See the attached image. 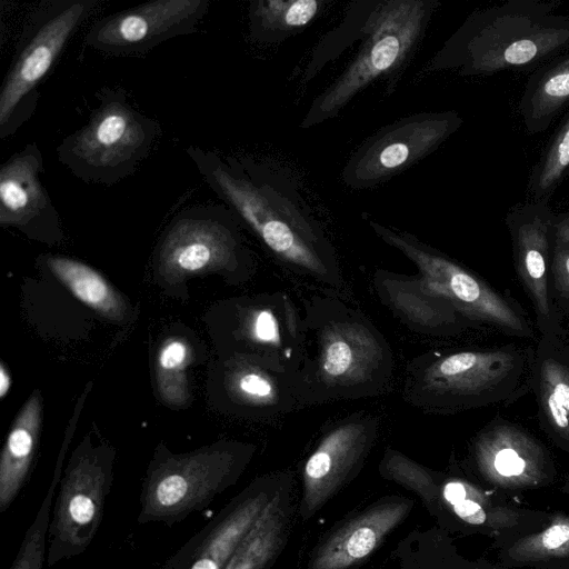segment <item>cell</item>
Listing matches in <instances>:
<instances>
[{
  "instance_id": "obj_1",
  "label": "cell",
  "mask_w": 569,
  "mask_h": 569,
  "mask_svg": "<svg viewBox=\"0 0 569 569\" xmlns=\"http://www.w3.org/2000/svg\"><path fill=\"white\" fill-rule=\"evenodd\" d=\"M186 151L208 186L277 259L316 280L340 286L335 248L288 169L194 146Z\"/></svg>"
},
{
  "instance_id": "obj_2",
  "label": "cell",
  "mask_w": 569,
  "mask_h": 569,
  "mask_svg": "<svg viewBox=\"0 0 569 569\" xmlns=\"http://www.w3.org/2000/svg\"><path fill=\"white\" fill-rule=\"evenodd\" d=\"M302 325V359L295 373L299 405L372 397L388 387L391 349L353 308L335 297H316L305 307Z\"/></svg>"
},
{
  "instance_id": "obj_3",
  "label": "cell",
  "mask_w": 569,
  "mask_h": 569,
  "mask_svg": "<svg viewBox=\"0 0 569 569\" xmlns=\"http://www.w3.org/2000/svg\"><path fill=\"white\" fill-rule=\"evenodd\" d=\"M559 1L509 0L473 11L429 60L425 72L491 76L556 58L569 48Z\"/></svg>"
},
{
  "instance_id": "obj_4",
  "label": "cell",
  "mask_w": 569,
  "mask_h": 569,
  "mask_svg": "<svg viewBox=\"0 0 569 569\" xmlns=\"http://www.w3.org/2000/svg\"><path fill=\"white\" fill-rule=\"evenodd\" d=\"M437 0H373L359 49L345 70L315 99L299 128L336 118L373 81L397 71L422 39Z\"/></svg>"
},
{
  "instance_id": "obj_5",
  "label": "cell",
  "mask_w": 569,
  "mask_h": 569,
  "mask_svg": "<svg viewBox=\"0 0 569 569\" xmlns=\"http://www.w3.org/2000/svg\"><path fill=\"white\" fill-rule=\"evenodd\" d=\"M88 122L62 139L58 160L84 182L112 186L131 176L161 134L121 87H103Z\"/></svg>"
},
{
  "instance_id": "obj_6",
  "label": "cell",
  "mask_w": 569,
  "mask_h": 569,
  "mask_svg": "<svg viewBox=\"0 0 569 569\" xmlns=\"http://www.w3.org/2000/svg\"><path fill=\"white\" fill-rule=\"evenodd\" d=\"M100 0H42L26 17L0 91V139L36 112L39 87Z\"/></svg>"
},
{
  "instance_id": "obj_7",
  "label": "cell",
  "mask_w": 569,
  "mask_h": 569,
  "mask_svg": "<svg viewBox=\"0 0 569 569\" xmlns=\"http://www.w3.org/2000/svg\"><path fill=\"white\" fill-rule=\"evenodd\" d=\"M241 469L234 450L210 447L169 456L148 471L138 521L172 525L206 508L230 486Z\"/></svg>"
},
{
  "instance_id": "obj_8",
  "label": "cell",
  "mask_w": 569,
  "mask_h": 569,
  "mask_svg": "<svg viewBox=\"0 0 569 569\" xmlns=\"http://www.w3.org/2000/svg\"><path fill=\"white\" fill-rule=\"evenodd\" d=\"M238 222L226 204L197 206L179 212L158 249L161 279L174 284L194 274L238 269L247 254Z\"/></svg>"
},
{
  "instance_id": "obj_9",
  "label": "cell",
  "mask_w": 569,
  "mask_h": 569,
  "mask_svg": "<svg viewBox=\"0 0 569 569\" xmlns=\"http://www.w3.org/2000/svg\"><path fill=\"white\" fill-rule=\"evenodd\" d=\"M462 122L452 110L418 112L393 121L353 150L341 181L355 190L379 186L436 151Z\"/></svg>"
},
{
  "instance_id": "obj_10",
  "label": "cell",
  "mask_w": 569,
  "mask_h": 569,
  "mask_svg": "<svg viewBox=\"0 0 569 569\" xmlns=\"http://www.w3.org/2000/svg\"><path fill=\"white\" fill-rule=\"evenodd\" d=\"M366 220L377 237L415 263L427 289L449 302L459 313L515 332L525 331L517 312L472 273L415 236L370 217Z\"/></svg>"
},
{
  "instance_id": "obj_11",
  "label": "cell",
  "mask_w": 569,
  "mask_h": 569,
  "mask_svg": "<svg viewBox=\"0 0 569 569\" xmlns=\"http://www.w3.org/2000/svg\"><path fill=\"white\" fill-rule=\"evenodd\" d=\"M111 483L110 463L97 453L80 455L67 468L49 528L48 563L82 553L101 523Z\"/></svg>"
},
{
  "instance_id": "obj_12",
  "label": "cell",
  "mask_w": 569,
  "mask_h": 569,
  "mask_svg": "<svg viewBox=\"0 0 569 569\" xmlns=\"http://www.w3.org/2000/svg\"><path fill=\"white\" fill-rule=\"evenodd\" d=\"M209 0H154L94 22L84 43L112 56L146 53L171 38L194 33Z\"/></svg>"
},
{
  "instance_id": "obj_13",
  "label": "cell",
  "mask_w": 569,
  "mask_h": 569,
  "mask_svg": "<svg viewBox=\"0 0 569 569\" xmlns=\"http://www.w3.org/2000/svg\"><path fill=\"white\" fill-rule=\"evenodd\" d=\"M512 368L506 351H461L415 360L406 383V399L422 409L437 410L447 400L476 396L501 381Z\"/></svg>"
},
{
  "instance_id": "obj_14",
  "label": "cell",
  "mask_w": 569,
  "mask_h": 569,
  "mask_svg": "<svg viewBox=\"0 0 569 569\" xmlns=\"http://www.w3.org/2000/svg\"><path fill=\"white\" fill-rule=\"evenodd\" d=\"M378 435V420L355 415L336 425L307 459L300 515L317 512L360 470Z\"/></svg>"
},
{
  "instance_id": "obj_15",
  "label": "cell",
  "mask_w": 569,
  "mask_h": 569,
  "mask_svg": "<svg viewBox=\"0 0 569 569\" xmlns=\"http://www.w3.org/2000/svg\"><path fill=\"white\" fill-rule=\"evenodd\" d=\"M43 158L36 142L26 144L0 168V224L28 236L56 241L61 238L60 219L40 174Z\"/></svg>"
},
{
  "instance_id": "obj_16",
  "label": "cell",
  "mask_w": 569,
  "mask_h": 569,
  "mask_svg": "<svg viewBox=\"0 0 569 569\" xmlns=\"http://www.w3.org/2000/svg\"><path fill=\"white\" fill-rule=\"evenodd\" d=\"M412 501L379 502L337 528L313 552L310 569H350L371 555L409 513Z\"/></svg>"
},
{
  "instance_id": "obj_17",
  "label": "cell",
  "mask_w": 569,
  "mask_h": 569,
  "mask_svg": "<svg viewBox=\"0 0 569 569\" xmlns=\"http://www.w3.org/2000/svg\"><path fill=\"white\" fill-rule=\"evenodd\" d=\"M548 200L516 204L506 220L512 234L519 276L542 316L549 315L547 260L549 234L556 223Z\"/></svg>"
},
{
  "instance_id": "obj_18",
  "label": "cell",
  "mask_w": 569,
  "mask_h": 569,
  "mask_svg": "<svg viewBox=\"0 0 569 569\" xmlns=\"http://www.w3.org/2000/svg\"><path fill=\"white\" fill-rule=\"evenodd\" d=\"M277 481V480H276ZM263 480L241 495L220 517L189 569H224L234 550L272 499L279 483Z\"/></svg>"
},
{
  "instance_id": "obj_19",
  "label": "cell",
  "mask_w": 569,
  "mask_h": 569,
  "mask_svg": "<svg viewBox=\"0 0 569 569\" xmlns=\"http://www.w3.org/2000/svg\"><path fill=\"white\" fill-rule=\"evenodd\" d=\"M373 283L381 301L418 332L435 333L452 321L453 311L458 312L428 290L419 274L409 277L378 270Z\"/></svg>"
},
{
  "instance_id": "obj_20",
  "label": "cell",
  "mask_w": 569,
  "mask_h": 569,
  "mask_svg": "<svg viewBox=\"0 0 569 569\" xmlns=\"http://www.w3.org/2000/svg\"><path fill=\"white\" fill-rule=\"evenodd\" d=\"M226 385L232 399L257 413L279 416L299 406L295 375L283 373L249 358L229 369Z\"/></svg>"
},
{
  "instance_id": "obj_21",
  "label": "cell",
  "mask_w": 569,
  "mask_h": 569,
  "mask_svg": "<svg viewBox=\"0 0 569 569\" xmlns=\"http://www.w3.org/2000/svg\"><path fill=\"white\" fill-rule=\"evenodd\" d=\"M291 511L290 486L287 482L277 489L224 569H268L286 542Z\"/></svg>"
},
{
  "instance_id": "obj_22",
  "label": "cell",
  "mask_w": 569,
  "mask_h": 569,
  "mask_svg": "<svg viewBox=\"0 0 569 569\" xmlns=\"http://www.w3.org/2000/svg\"><path fill=\"white\" fill-rule=\"evenodd\" d=\"M41 422L39 390L23 405L7 437L0 457V512H4L19 495L30 469Z\"/></svg>"
},
{
  "instance_id": "obj_23",
  "label": "cell",
  "mask_w": 569,
  "mask_h": 569,
  "mask_svg": "<svg viewBox=\"0 0 569 569\" xmlns=\"http://www.w3.org/2000/svg\"><path fill=\"white\" fill-rule=\"evenodd\" d=\"M569 104V52L553 58L528 79L519 101L526 130L536 134L548 129Z\"/></svg>"
},
{
  "instance_id": "obj_24",
  "label": "cell",
  "mask_w": 569,
  "mask_h": 569,
  "mask_svg": "<svg viewBox=\"0 0 569 569\" xmlns=\"http://www.w3.org/2000/svg\"><path fill=\"white\" fill-rule=\"evenodd\" d=\"M322 0H252L248 29L252 41L274 44L307 28L320 13Z\"/></svg>"
},
{
  "instance_id": "obj_25",
  "label": "cell",
  "mask_w": 569,
  "mask_h": 569,
  "mask_svg": "<svg viewBox=\"0 0 569 569\" xmlns=\"http://www.w3.org/2000/svg\"><path fill=\"white\" fill-rule=\"evenodd\" d=\"M44 262L51 273L86 306L108 319H124L128 311L124 299L96 269L63 256H49Z\"/></svg>"
},
{
  "instance_id": "obj_26",
  "label": "cell",
  "mask_w": 569,
  "mask_h": 569,
  "mask_svg": "<svg viewBox=\"0 0 569 569\" xmlns=\"http://www.w3.org/2000/svg\"><path fill=\"white\" fill-rule=\"evenodd\" d=\"M373 0L355 1L347 8L341 23L318 43L303 70L301 82L308 83L331 60L359 41L366 29Z\"/></svg>"
},
{
  "instance_id": "obj_27",
  "label": "cell",
  "mask_w": 569,
  "mask_h": 569,
  "mask_svg": "<svg viewBox=\"0 0 569 569\" xmlns=\"http://www.w3.org/2000/svg\"><path fill=\"white\" fill-rule=\"evenodd\" d=\"M192 349L182 338H169L160 347L156 362V381L160 398L170 406L182 407L189 400L187 368Z\"/></svg>"
},
{
  "instance_id": "obj_28",
  "label": "cell",
  "mask_w": 569,
  "mask_h": 569,
  "mask_svg": "<svg viewBox=\"0 0 569 569\" xmlns=\"http://www.w3.org/2000/svg\"><path fill=\"white\" fill-rule=\"evenodd\" d=\"M569 169V113L556 131L541 158L532 168L529 183V200L549 199Z\"/></svg>"
},
{
  "instance_id": "obj_29",
  "label": "cell",
  "mask_w": 569,
  "mask_h": 569,
  "mask_svg": "<svg viewBox=\"0 0 569 569\" xmlns=\"http://www.w3.org/2000/svg\"><path fill=\"white\" fill-rule=\"evenodd\" d=\"M59 479L58 466L39 510L24 533L10 569H43L46 553H48L51 506Z\"/></svg>"
},
{
  "instance_id": "obj_30",
  "label": "cell",
  "mask_w": 569,
  "mask_h": 569,
  "mask_svg": "<svg viewBox=\"0 0 569 569\" xmlns=\"http://www.w3.org/2000/svg\"><path fill=\"white\" fill-rule=\"evenodd\" d=\"M542 408L552 427L569 437V369L549 359L540 377Z\"/></svg>"
},
{
  "instance_id": "obj_31",
  "label": "cell",
  "mask_w": 569,
  "mask_h": 569,
  "mask_svg": "<svg viewBox=\"0 0 569 569\" xmlns=\"http://www.w3.org/2000/svg\"><path fill=\"white\" fill-rule=\"evenodd\" d=\"M556 240V239H555ZM553 274L558 290L569 298V244L556 240Z\"/></svg>"
},
{
  "instance_id": "obj_32",
  "label": "cell",
  "mask_w": 569,
  "mask_h": 569,
  "mask_svg": "<svg viewBox=\"0 0 569 569\" xmlns=\"http://www.w3.org/2000/svg\"><path fill=\"white\" fill-rule=\"evenodd\" d=\"M453 510L461 519L471 525H480L486 520L482 508L467 497L456 503Z\"/></svg>"
},
{
  "instance_id": "obj_33",
  "label": "cell",
  "mask_w": 569,
  "mask_h": 569,
  "mask_svg": "<svg viewBox=\"0 0 569 569\" xmlns=\"http://www.w3.org/2000/svg\"><path fill=\"white\" fill-rule=\"evenodd\" d=\"M569 539V527L567 525H556L549 528L542 536V543L549 549H555Z\"/></svg>"
},
{
  "instance_id": "obj_34",
  "label": "cell",
  "mask_w": 569,
  "mask_h": 569,
  "mask_svg": "<svg viewBox=\"0 0 569 569\" xmlns=\"http://www.w3.org/2000/svg\"><path fill=\"white\" fill-rule=\"evenodd\" d=\"M443 498L450 505L455 506L459 501L463 500L467 497V491L465 486L459 481H450L445 485Z\"/></svg>"
},
{
  "instance_id": "obj_35",
  "label": "cell",
  "mask_w": 569,
  "mask_h": 569,
  "mask_svg": "<svg viewBox=\"0 0 569 569\" xmlns=\"http://www.w3.org/2000/svg\"><path fill=\"white\" fill-rule=\"evenodd\" d=\"M555 239L569 244V216L556 219Z\"/></svg>"
},
{
  "instance_id": "obj_36",
  "label": "cell",
  "mask_w": 569,
  "mask_h": 569,
  "mask_svg": "<svg viewBox=\"0 0 569 569\" xmlns=\"http://www.w3.org/2000/svg\"><path fill=\"white\" fill-rule=\"evenodd\" d=\"M11 386V377L10 373L4 366V363L0 365V397L3 398L8 393Z\"/></svg>"
}]
</instances>
